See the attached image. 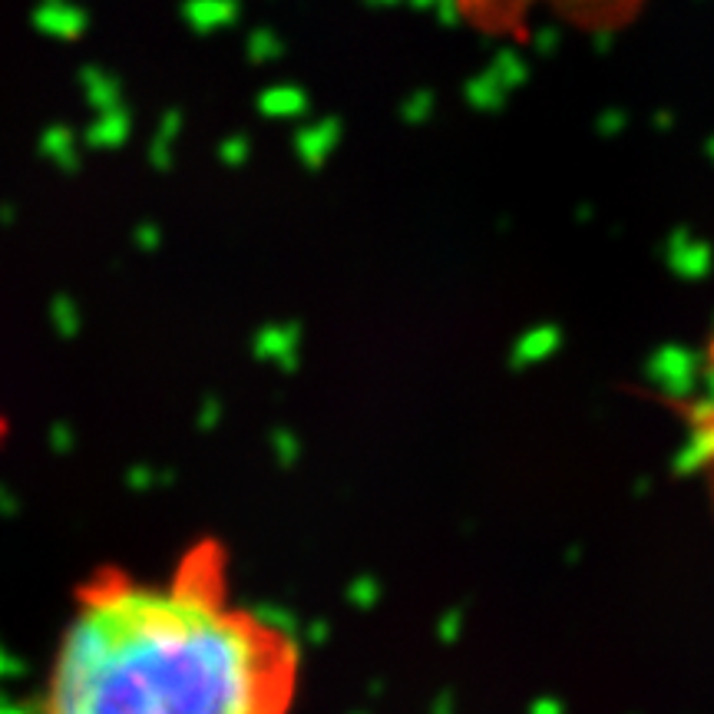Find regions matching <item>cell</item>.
Segmentation results:
<instances>
[{"instance_id":"cell-1","label":"cell","mask_w":714,"mask_h":714,"mask_svg":"<svg viewBox=\"0 0 714 714\" xmlns=\"http://www.w3.org/2000/svg\"><path fill=\"white\" fill-rule=\"evenodd\" d=\"M301 675L291 625L238 602L229 553L199 539L162 579L80 582L40 714H291Z\"/></svg>"},{"instance_id":"cell-2","label":"cell","mask_w":714,"mask_h":714,"mask_svg":"<svg viewBox=\"0 0 714 714\" xmlns=\"http://www.w3.org/2000/svg\"><path fill=\"white\" fill-rule=\"evenodd\" d=\"M705 437H708V447H711L708 453H711V457H714V420H711V424L705 427Z\"/></svg>"}]
</instances>
